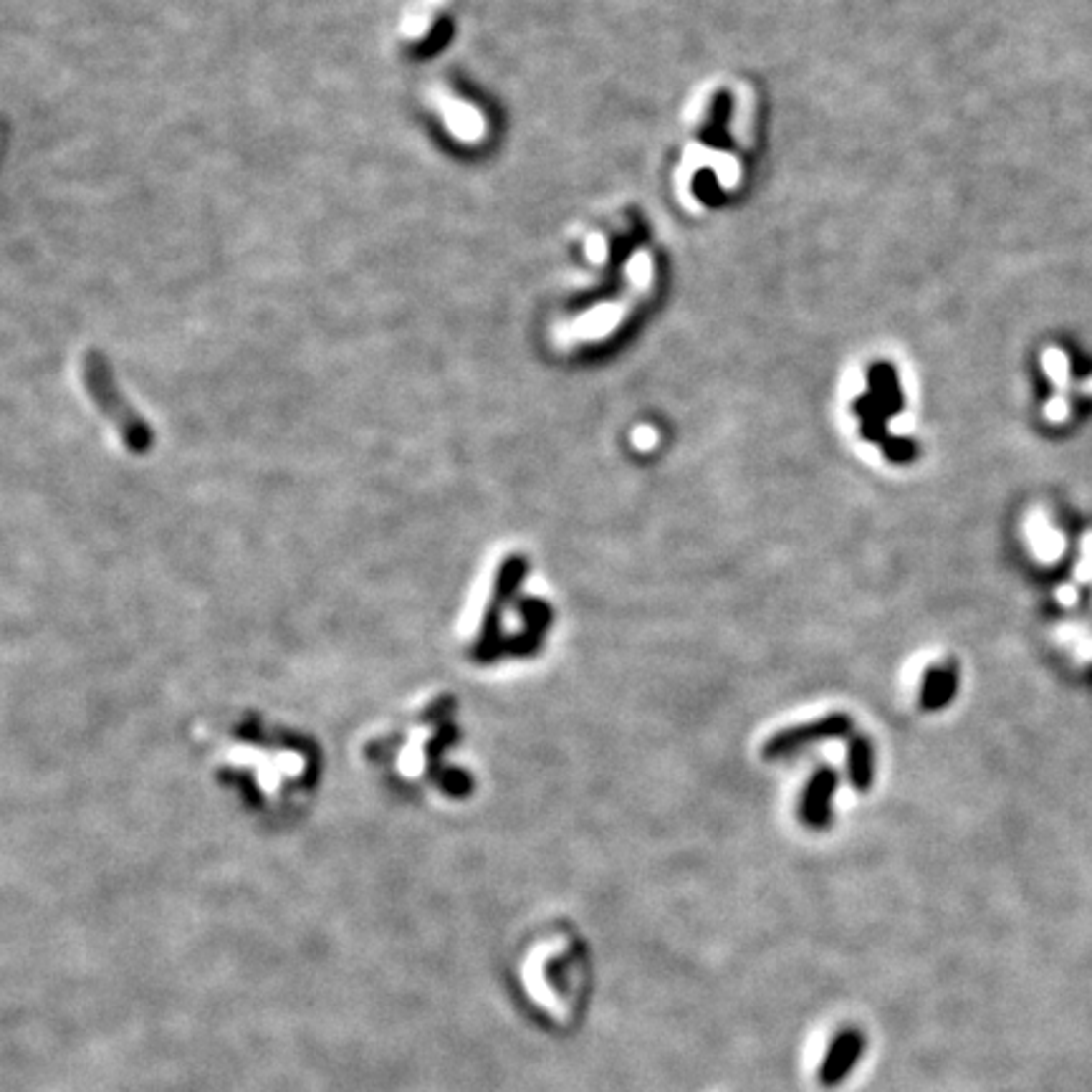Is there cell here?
Listing matches in <instances>:
<instances>
[{
	"label": "cell",
	"mask_w": 1092,
	"mask_h": 1092,
	"mask_svg": "<svg viewBox=\"0 0 1092 1092\" xmlns=\"http://www.w3.org/2000/svg\"><path fill=\"white\" fill-rule=\"evenodd\" d=\"M865 1034L860 1027H842L834 1039L827 1045L825 1057H822L820 1069H817V1082L822 1087H839L852 1072H855L857 1063L862 1060L865 1052Z\"/></svg>",
	"instance_id": "obj_2"
},
{
	"label": "cell",
	"mask_w": 1092,
	"mask_h": 1092,
	"mask_svg": "<svg viewBox=\"0 0 1092 1092\" xmlns=\"http://www.w3.org/2000/svg\"><path fill=\"white\" fill-rule=\"evenodd\" d=\"M850 731H852V718L847 714L825 716V718L815 720V723L786 728V731L772 736L767 741V746H764V756H767V759H779V756L794 754V751L804 749L807 744H817V741H825V738H842Z\"/></svg>",
	"instance_id": "obj_3"
},
{
	"label": "cell",
	"mask_w": 1092,
	"mask_h": 1092,
	"mask_svg": "<svg viewBox=\"0 0 1092 1092\" xmlns=\"http://www.w3.org/2000/svg\"><path fill=\"white\" fill-rule=\"evenodd\" d=\"M82 379L84 390L89 395L104 418L112 423L117 435L125 440L127 450L132 453H147L152 448V431L144 423V418L135 413L127 397L119 392L117 382L112 377L109 362L99 352H86L82 360Z\"/></svg>",
	"instance_id": "obj_1"
},
{
	"label": "cell",
	"mask_w": 1092,
	"mask_h": 1092,
	"mask_svg": "<svg viewBox=\"0 0 1092 1092\" xmlns=\"http://www.w3.org/2000/svg\"><path fill=\"white\" fill-rule=\"evenodd\" d=\"M847 767H850V779L857 791H868L873 784V749L862 736L852 738L850 754H847Z\"/></svg>",
	"instance_id": "obj_6"
},
{
	"label": "cell",
	"mask_w": 1092,
	"mask_h": 1092,
	"mask_svg": "<svg viewBox=\"0 0 1092 1092\" xmlns=\"http://www.w3.org/2000/svg\"><path fill=\"white\" fill-rule=\"evenodd\" d=\"M837 789V774L833 769H817L809 779L802 799V820L812 827H825L830 822V802Z\"/></svg>",
	"instance_id": "obj_4"
},
{
	"label": "cell",
	"mask_w": 1092,
	"mask_h": 1092,
	"mask_svg": "<svg viewBox=\"0 0 1092 1092\" xmlns=\"http://www.w3.org/2000/svg\"><path fill=\"white\" fill-rule=\"evenodd\" d=\"M958 673L953 662L946 665L931 667L923 678V691H921V706L926 711H939L944 709L950 698L956 696Z\"/></svg>",
	"instance_id": "obj_5"
}]
</instances>
